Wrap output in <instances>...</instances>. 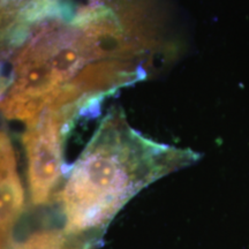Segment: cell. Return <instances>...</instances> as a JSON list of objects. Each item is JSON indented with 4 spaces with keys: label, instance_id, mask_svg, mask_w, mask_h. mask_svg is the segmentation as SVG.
<instances>
[{
    "label": "cell",
    "instance_id": "obj_1",
    "mask_svg": "<svg viewBox=\"0 0 249 249\" xmlns=\"http://www.w3.org/2000/svg\"><path fill=\"white\" fill-rule=\"evenodd\" d=\"M198 158L191 149L144 138L129 126L123 112L112 111L62 188L66 233L77 235L105 226L144 187Z\"/></svg>",
    "mask_w": 249,
    "mask_h": 249
},
{
    "label": "cell",
    "instance_id": "obj_2",
    "mask_svg": "<svg viewBox=\"0 0 249 249\" xmlns=\"http://www.w3.org/2000/svg\"><path fill=\"white\" fill-rule=\"evenodd\" d=\"M77 113L71 107H48L27 124L23 144L31 201L48 203L62 174V140Z\"/></svg>",
    "mask_w": 249,
    "mask_h": 249
},
{
    "label": "cell",
    "instance_id": "obj_3",
    "mask_svg": "<svg viewBox=\"0 0 249 249\" xmlns=\"http://www.w3.org/2000/svg\"><path fill=\"white\" fill-rule=\"evenodd\" d=\"M24 208V189L9 138L0 130V249L12 248V235Z\"/></svg>",
    "mask_w": 249,
    "mask_h": 249
},
{
    "label": "cell",
    "instance_id": "obj_4",
    "mask_svg": "<svg viewBox=\"0 0 249 249\" xmlns=\"http://www.w3.org/2000/svg\"><path fill=\"white\" fill-rule=\"evenodd\" d=\"M11 249H71V245L62 232L44 230L33 233Z\"/></svg>",
    "mask_w": 249,
    "mask_h": 249
}]
</instances>
